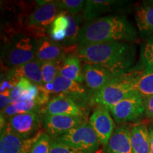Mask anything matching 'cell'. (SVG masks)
<instances>
[{
  "mask_svg": "<svg viewBox=\"0 0 153 153\" xmlns=\"http://www.w3.org/2000/svg\"><path fill=\"white\" fill-rule=\"evenodd\" d=\"M76 55L84 63L101 66L120 77L133 66L136 49L126 42H108L77 46Z\"/></svg>",
  "mask_w": 153,
  "mask_h": 153,
  "instance_id": "cell-1",
  "label": "cell"
},
{
  "mask_svg": "<svg viewBox=\"0 0 153 153\" xmlns=\"http://www.w3.org/2000/svg\"><path fill=\"white\" fill-rule=\"evenodd\" d=\"M136 30L123 15H108L88 21L81 26L77 37L78 46L108 42H134Z\"/></svg>",
  "mask_w": 153,
  "mask_h": 153,
  "instance_id": "cell-2",
  "label": "cell"
},
{
  "mask_svg": "<svg viewBox=\"0 0 153 153\" xmlns=\"http://www.w3.org/2000/svg\"><path fill=\"white\" fill-rule=\"evenodd\" d=\"M36 43L37 39L23 32L11 35L3 48L1 68L8 71L36 59Z\"/></svg>",
  "mask_w": 153,
  "mask_h": 153,
  "instance_id": "cell-3",
  "label": "cell"
},
{
  "mask_svg": "<svg viewBox=\"0 0 153 153\" xmlns=\"http://www.w3.org/2000/svg\"><path fill=\"white\" fill-rule=\"evenodd\" d=\"M128 73L116 78L91 96V104L110 108L128 97L137 94Z\"/></svg>",
  "mask_w": 153,
  "mask_h": 153,
  "instance_id": "cell-4",
  "label": "cell"
},
{
  "mask_svg": "<svg viewBox=\"0 0 153 153\" xmlns=\"http://www.w3.org/2000/svg\"><path fill=\"white\" fill-rule=\"evenodd\" d=\"M37 2L39 6L28 16L25 33L36 39L47 36L45 33L50 26L61 12L57 1Z\"/></svg>",
  "mask_w": 153,
  "mask_h": 153,
  "instance_id": "cell-5",
  "label": "cell"
},
{
  "mask_svg": "<svg viewBox=\"0 0 153 153\" xmlns=\"http://www.w3.org/2000/svg\"><path fill=\"white\" fill-rule=\"evenodd\" d=\"M57 142L70 148L85 152H95L100 143L89 123H86L57 137Z\"/></svg>",
  "mask_w": 153,
  "mask_h": 153,
  "instance_id": "cell-6",
  "label": "cell"
},
{
  "mask_svg": "<svg viewBox=\"0 0 153 153\" xmlns=\"http://www.w3.org/2000/svg\"><path fill=\"white\" fill-rule=\"evenodd\" d=\"M51 85V93L55 96H62L72 99L83 109L91 104L92 94L82 84L57 75Z\"/></svg>",
  "mask_w": 153,
  "mask_h": 153,
  "instance_id": "cell-7",
  "label": "cell"
},
{
  "mask_svg": "<svg viewBox=\"0 0 153 153\" xmlns=\"http://www.w3.org/2000/svg\"><path fill=\"white\" fill-rule=\"evenodd\" d=\"M108 108L115 121L120 124L135 121L145 114L143 99L137 94Z\"/></svg>",
  "mask_w": 153,
  "mask_h": 153,
  "instance_id": "cell-8",
  "label": "cell"
},
{
  "mask_svg": "<svg viewBox=\"0 0 153 153\" xmlns=\"http://www.w3.org/2000/svg\"><path fill=\"white\" fill-rule=\"evenodd\" d=\"M10 129L25 139L31 138L39 133L43 126V115L38 112L23 113L7 118Z\"/></svg>",
  "mask_w": 153,
  "mask_h": 153,
  "instance_id": "cell-9",
  "label": "cell"
},
{
  "mask_svg": "<svg viewBox=\"0 0 153 153\" xmlns=\"http://www.w3.org/2000/svg\"><path fill=\"white\" fill-rule=\"evenodd\" d=\"M89 123L98 137L100 145L106 146L116 129L108 108L104 106H97L91 115Z\"/></svg>",
  "mask_w": 153,
  "mask_h": 153,
  "instance_id": "cell-10",
  "label": "cell"
},
{
  "mask_svg": "<svg viewBox=\"0 0 153 153\" xmlns=\"http://www.w3.org/2000/svg\"><path fill=\"white\" fill-rule=\"evenodd\" d=\"M87 118L65 116L43 115V126L51 138L55 139L70 130L87 123Z\"/></svg>",
  "mask_w": 153,
  "mask_h": 153,
  "instance_id": "cell-11",
  "label": "cell"
},
{
  "mask_svg": "<svg viewBox=\"0 0 153 153\" xmlns=\"http://www.w3.org/2000/svg\"><path fill=\"white\" fill-rule=\"evenodd\" d=\"M41 132L31 138L25 139L14 133L7 124L1 129L0 153H30Z\"/></svg>",
  "mask_w": 153,
  "mask_h": 153,
  "instance_id": "cell-12",
  "label": "cell"
},
{
  "mask_svg": "<svg viewBox=\"0 0 153 153\" xmlns=\"http://www.w3.org/2000/svg\"><path fill=\"white\" fill-rule=\"evenodd\" d=\"M82 71L84 82L91 94L101 90L113 80L118 78L106 68L97 65L84 63Z\"/></svg>",
  "mask_w": 153,
  "mask_h": 153,
  "instance_id": "cell-13",
  "label": "cell"
},
{
  "mask_svg": "<svg viewBox=\"0 0 153 153\" xmlns=\"http://www.w3.org/2000/svg\"><path fill=\"white\" fill-rule=\"evenodd\" d=\"M84 110L72 99L62 96H54L42 108L41 114L65 115L86 118Z\"/></svg>",
  "mask_w": 153,
  "mask_h": 153,
  "instance_id": "cell-14",
  "label": "cell"
},
{
  "mask_svg": "<svg viewBox=\"0 0 153 153\" xmlns=\"http://www.w3.org/2000/svg\"><path fill=\"white\" fill-rule=\"evenodd\" d=\"M40 94L35 99H30V100L19 101L14 102L9 105L7 108L1 110V115L4 117H10L14 115L23 114V113L28 112H38L41 113V108L44 105H46L48 102V94L44 89L43 86L39 87Z\"/></svg>",
  "mask_w": 153,
  "mask_h": 153,
  "instance_id": "cell-15",
  "label": "cell"
},
{
  "mask_svg": "<svg viewBox=\"0 0 153 153\" xmlns=\"http://www.w3.org/2000/svg\"><path fill=\"white\" fill-rule=\"evenodd\" d=\"M65 48L49 36L38 38L36 43V59L40 62L62 61L66 57Z\"/></svg>",
  "mask_w": 153,
  "mask_h": 153,
  "instance_id": "cell-16",
  "label": "cell"
},
{
  "mask_svg": "<svg viewBox=\"0 0 153 153\" xmlns=\"http://www.w3.org/2000/svg\"><path fill=\"white\" fill-rule=\"evenodd\" d=\"M104 153H133L131 140V127L123 125L116 128L108 144L104 147Z\"/></svg>",
  "mask_w": 153,
  "mask_h": 153,
  "instance_id": "cell-17",
  "label": "cell"
},
{
  "mask_svg": "<svg viewBox=\"0 0 153 153\" xmlns=\"http://www.w3.org/2000/svg\"><path fill=\"white\" fill-rule=\"evenodd\" d=\"M125 4L116 0H87L83 11L84 19L87 21L101 18L104 14L115 11Z\"/></svg>",
  "mask_w": 153,
  "mask_h": 153,
  "instance_id": "cell-18",
  "label": "cell"
},
{
  "mask_svg": "<svg viewBox=\"0 0 153 153\" xmlns=\"http://www.w3.org/2000/svg\"><path fill=\"white\" fill-rule=\"evenodd\" d=\"M135 22L140 34L145 38H153V1H144L135 9Z\"/></svg>",
  "mask_w": 153,
  "mask_h": 153,
  "instance_id": "cell-19",
  "label": "cell"
},
{
  "mask_svg": "<svg viewBox=\"0 0 153 153\" xmlns=\"http://www.w3.org/2000/svg\"><path fill=\"white\" fill-rule=\"evenodd\" d=\"M7 72V77L15 78L19 80L25 78L38 87L43 86L41 62L36 59L21 66L11 69Z\"/></svg>",
  "mask_w": 153,
  "mask_h": 153,
  "instance_id": "cell-20",
  "label": "cell"
},
{
  "mask_svg": "<svg viewBox=\"0 0 153 153\" xmlns=\"http://www.w3.org/2000/svg\"><path fill=\"white\" fill-rule=\"evenodd\" d=\"M58 75L78 83L84 82L83 71L81 60L77 55H69L61 62Z\"/></svg>",
  "mask_w": 153,
  "mask_h": 153,
  "instance_id": "cell-21",
  "label": "cell"
},
{
  "mask_svg": "<svg viewBox=\"0 0 153 153\" xmlns=\"http://www.w3.org/2000/svg\"><path fill=\"white\" fill-rule=\"evenodd\" d=\"M131 140L133 153H150L148 126L140 123L131 127Z\"/></svg>",
  "mask_w": 153,
  "mask_h": 153,
  "instance_id": "cell-22",
  "label": "cell"
},
{
  "mask_svg": "<svg viewBox=\"0 0 153 153\" xmlns=\"http://www.w3.org/2000/svg\"><path fill=\"white\" fill-rule=\"evenodd\" d=\"M41 90L38 86L29 80L22 78L19 83L11 91V97L13 103L19 101L35 99L39 96Z\"/></svg>",
  "mask_w": 153,
  "mask_h": 153,
  "instance_id": "cell-23",
  "label": "cell"
},
{
  "mask_svg": "<svg viewBox=\"0 0 153 153\" xmlns=\"http://www.w3.org/2000/svg\"><path fill=\"white\" fill-rule=\"evenodd\" d=\"M69 26L70 20L68 13L66 11H61L48 29V36L54 41L62 45L65 41Z\"/></svg>",
  "mask_w": 153,
  "mask_h": 153,
  "instance_id": "cell-24",
  "label": "cell"
},
{
  "mask_svg": "<svg viewBox=\"0 0 153 153\" xmlns=\"http://www.w3.org/2000/svg\"><path fill=\"white\" fill-rule=\"evenodd\" d=\"M128 75L137 94L140 95L143 99L153 95V72L128 73Z\"/></svg>",
  "mask_w": 153,
  "mask_h": 153,
  "instance_id": "cell-25",
  "label": "cell"
},
{
  "mask_svg": "<svg viewBox=\"0 0 153 153\" xmlns=\"http://www.w3.org/2000/svg\"><path fill=\"white\" fill-rule=\"evenodd\" d=\"M62 62V61L41 62L43 85H48L54 82V80L58 75L60 64Z\"/></svg>",
  "mask_w": 153,
  "mask_h": 153,
  "instance_id": "cell-26",
  "label": "cell"
},
{
  "mask_svg": "<svg viewBox=\"0 0 153 153\" xmlns=\"http://www.w3.org/2000/svg\"><path fill=\"white\" fill-rule=\"evenodd\" d=\"M141 64L145 73L153 72V38L142 46L140 52Z\"/></svg>",
  "mask_w": 153,
  "mask_h": 153,
  "instance_id": "cell-27",
  "label": "cell"
},
{
  "mask_svg": "<svg viewBox=\"0 0 153 153\" xmlns=\"http://www.w3.org/2000/svg\"><path fill=\"white\" fill-rule=\"evenodd\" d=\"M61 11H66L72 15H78L84 11L86 1L84 0H60L57 1Z\"/></svg>",
  "mask_w": 153,
  "mask_h": 153,
  "instance_id": "cell-28",
  "label": "cell"
},
{
  "mask_svg": "<svg viewBox=\"0 0 153 153\" xmlns=\"http://www.w3.org/2000/svg\"><path fill=\"white\" fill-rule=\"evenodd\" d=\"M53 138L46 132L41 131L34 143L30 153H50Z\"/></svg>",
  "mask_w": 153,
  "mask_h": 153,
  "instance_id": "cell-29",
  "label": "cell"
},
{
  "mask_svg": "<svg viewBox=\"0 0 153 153\" xmlns=\"http://www.w3.org/2000/svg\"><path fill=\"white\" fill-rule=\"evenodd\" d=\"M50 153H95L90 152H85L76 149L70 148L57 142L56 140L53 139L51 143V149Z\"/></svg>",
  "mask_w": 153,
  "mask_h": 153,
  "instance_id": "cell-30",
  "label": "cell"
},
{
  "mask_svg": "<svg viewBox=\"0 0 153 153\" xmlns=\"http://www.w3.org/2000/svg\"><path fill=\"white\" fill-rule=\"evenodd\" d=\"M11 89L9 88L1 89V110L7 108L13 103L11 97Z\"/></svg>",
  "mask_w": 153,
  "mask_h": 153,
  "instance_id": "cell-31",
  "label": "cell"
},
{
  "mask_svg": "<svg viewBox=\"0 0 153 153\" xmlns=\"http://www.w3.org/2000/svg\"><path fill=\"white\" fill-rule=\"evenodd\" d=\"M145 114L150 119H153V95L143 99Z\"/></svg>",
  "mask_w": 153,
  "mask_h": 153,
  "instance_id": "cell-32",
  "label": "cell"
},
{
  "mask_svg": "<svg viewBox=\"0 0 153 153\" xmlns=\"http://www.w3.org/2000/svg\"><path fill=\"white\" fill-rule=\"evenodd\" d=\"M149 135H150V153H153V123L150 124L148 126Z\"/></svg>",
  "mask_w": 153,
  "mask_h": 153,
  "instance_id": "cell-33",
  "label": "cell"
},
{
  "mask_svg": "<svg viewBox=\"0 0 153 153\" xmlns=\"http://www.w3.org/2000/svg\"><path fill=\"white\" fill-rule=\"evenodd\" d=\"M101 153H104V152H101Z\"/></svg>",
  "mask_w": 153,
  "mask_h": 153,
  "instance_id": "cell-34",
  "label": "cell"
}]
</instances>
